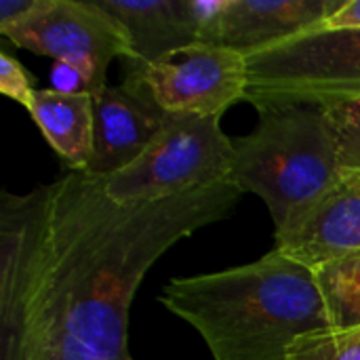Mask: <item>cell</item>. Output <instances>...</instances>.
<instances>
[{
  "instance_id": "cell-1",
  "label": "cell",
  "mask_w": 360,
  "mask_h": 360,
  "mask_svg": "<svg viewBox=\"0 0 360 360\" xmlns=\"http://www.w3.org/2000/svg\"><path fill=\"white\" fill-rule=\"evenodd\" d=\"M232 181L156 202H116L65 171L0 198V360H133L129 314L152 266L228 217Z\"/></svg>"
},
{
  "instance_id": "cell-2",
  "label": "cell",
  "mask_w": 360,
  "mask_h": 360,
  "mask_svg": "<svg viewBox=\"0 0 360 360\" xmlns=\"http://www.w3.org/2000/svg\"><path fill=\"white\" fill-rule=\"evenodd\" d=\"M160 304L202 338L213 360H287L300 338L333 327L314 268L278 249L253 264L171 278Z\"/></svg>"
},
{
  "instance_id": "cell-3",
  "label": "cell",
  "mask_w": 360,
  "mask_h": 360,
  "mask_svg": "<svg viewBox=\"0 0 360 360\" xmlns=\"http://www.w3.org/2000/svg\"><path fill=\"white\" fill-rule=\"evenodd\" d=\"M257 127L232 141L230 181L264 200L274 240L289 234L344 177L325 108L283 105L257 112Z\"/></svg>"
},
{
  "instance_id": "cell-4",
  "label": "cell",
  "mask_w": 360,
  "mask_h": 360,
  "mask_svg": "<svg viewBox=\"0 0 360 360\" xmlns=\"http://www.w3.org/2000/svg\"><path fill=\"white\" fill-rule=\"evenodd\" d=\"M247 68L245 101L257 112L360 99V27L295 34L247 55Z\"/></svg>"
},
{
  "instance_id": "cell-5",
  "label": "cell",
  "mask_w": 360,
  "mask_h": 360,
  "mask_svg": "<svg viewBox=\"0 0 360 360\" xmlns=\"http://www.w3.org/2000/svg\"><path fill=\"white\" fill-rule=\"evenodd\" d=\"M217 116L167 114L146 152L103 179L116 202H156L230 181L234 146Z\"/></svg>"
},
{
  "instance_id": "cell-6",
  "label": "cell",
  "mask_w": 360,
  "mask_h": 360,
  "mask_svg": "<svg viewBox=\"0 0 360 360\" xmlns=\"http://www.w3.org/2000/svg\"><path fill=\"white\" fill-rule=\"evenodd\" d=\"M0 34L74 72L89 95L105 86L114 59L127 61L133 55L129 32L97 0H40L27 17Z\"/></svg>"
},
{
  "instance_id": "cell-7",
  "label": "cell",
  "mask_w": 360,
  "mask_h": 360,
  "mask_svg": "<svg viewBox=\"0 0 360 360\" xmlns=\"http://www.w3.org/2000/svg\"><path fill=\"white\" fill-rule=\"evenodd\" d=\"M124 78L148 89L167 114L217 116L245 101L247 55L219 44L194 42L148 65H124Z\"/></svg>"
},
{
  "instance_id": "cell-8",
  "label": "cell",
  "mask_w": 360,
  "mask_h": 360,
  "mask_svg": "<svg viewBox=\"0 0 360 360\" xmlns=\"http://www.w3.org/2000/svg\"><path fill=\"white\" fill-rule=\"evenodd\" d=\"M165 118L167 112L135 80L93 93V156L84 173L105 179L129 167L154 141Z\"/></svg>"
},
{
  "instance_id": "cell-9",
  "label": "cell",
  "mask_w": 360,
  "mask_h": 360,
  "mask_svg": "<svg viewBox=\"0 0 360 360\" xmlns=\"http://www.w3.org/2000/svg\"><path fill=\"white\" fill-rule=\"evenodd\" d=\"M131 38L124 65H148L177 49L200 42L226 0H97Z\"/></svg>"
},
{
  "instance_id": "cell-10",
  "label": "cell",
  "mask_w": 360,
  "mask_h": 360,
  "mask_svg": "<svg viewBox=\"0 0 360 360\" xmlns=\"http://www.w3.org/2000/svg\"><path fill=\"white\" fill-rule=\"evenodd\" d=\"M340 0H226L200 42L251 55L295 34L321 27Z\"/></svg>"
},
{
  "instance_id": "cell-11",
  "label": "cell",
  "mask_w": 360,
  "mask_h": 360,
  "mask_svg": "<svg viewBox=\"0 0 360 360\" xmlns=\"http://www.w3.org/2000/svg\"><path fill=\"white\" fill-rule=\"evenodd\" d=\"M274 249L308 268L360 253V173H344L338 186Z\"/></svg>"
},
{
  "instance_id": "cell-12",
  "label": "cell",
  "mask_w": 360,
  "mask_h": 360,
  "mask_svg": "<svg viewBox=\"0 0 360 360\" xmlns=\"http://www.w3.org/2000/svg\"><path fill=\"white\" fill-rule=\"evenodd\" d=\"M30 116L65 169L84 173L93 156V95L36 89Z\"/></svg>"
},
{
  "instance_id": "cell-13",
  "label": "cell",
  "mask_w": 360,
  "mask_h": 360,
  "mask_svg": "<svg viewBox=\"0 0 360 360\" xmlns=\"http://www.w3.org/2000/svg\"><path fill=\"white\" fill-rule=\"evenodd\" d=\"M316 283L335 329L360 327V253L314 268Z\"/></svg>"
},
{
  "instance_id": "cell-14",
  "label": "cell",
  "mask_w": 360,
  "mask_h": 360,
  "mask_svg": "<svg viewBox=\"0 0 360 360\" xmlns=\"http://www.w3.org/2000/svg\"><path fill=\"white\" fill-rule=\"evenodd\" d=\"M287 360H360V327L304 335L289 348Z\"/></svg>"
},
{
  "instance_id": "cell-15",
  "label": "cell",
  "mask_w": 360,
  "mask_h": 360,
  "mask_svg": "<svg viewBox=\"0 0 360 360\" xmlns=\"http://www.w3.org/2000/svg\"><path fill=\"white\" fill-rule=\"evenodd\" d=\"M342 173H360V99L325 108Z\"/></svg>"
},
{
  "instance_id": "cell-16",
  "label": "cell",
  "mask_w": 360,
  "mask_h": 360,
  "mask_svg": "<svg viewBox=\"0 0 360 360\" xmlns=\"http://www.w3.org/2000/svg\"><path fill=\"white\" fill-rule=\"evenodd\" d=\"M0 93L21 103L27 112L36 95L32 76L25 72L21 61L13 57L8 51H0Z\"/></svg>"
},
{
  "instance_id": "cell-17",
  "label": "cell",
  "mask_w": 360,
  "mask_h": 360,
  "mask_svg": "<svg viewBox=\"0 0 360 360\" xmlns=\"http://www.w3.org/2000/svg\"><path fill=\"white\" fill-rule=\"evenodd\" d=\"M323 27L329 30L360 27V0H340L335 11L323 23Z\"/></svg>"
},
{
  "instance_id": "cell-18",
  "label": "cell",
  "mask_w": 360,
  "mask_h": 360,
  "mask_svg": "<svg viewBox=\"0 0 360 360\" xmlns=\"http://www.w3.org/2000/svg\"><path fill=\"white\" fill-rule=\"evenodd\" d=\"M40 0H0V32L27 17Z\"/></svg>"
}]
</instances>
